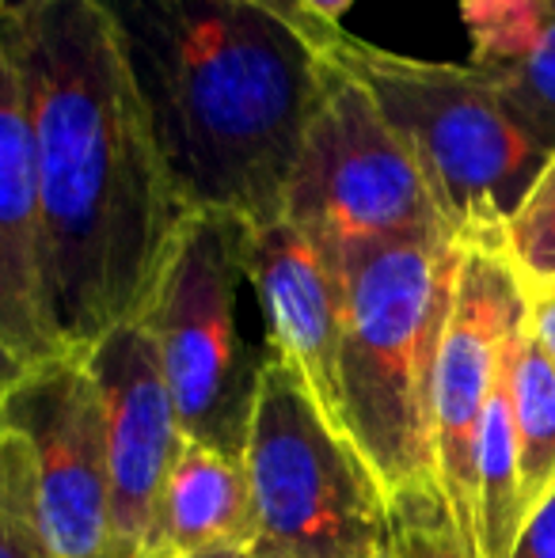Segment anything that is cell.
Masks as SVG:
<instances>
[{"instance_id":"6da1fadb","label":"cell","mask_w":555,"mask_h":558,"mask_svg":"<svg viewBox=\"0 0 555 558\" xmlns=\"http://www.w3.org/2000/svg\"><path fill=\"white\" fill-rule=\"evenodd\" d=\"M0 43L35 137L46 331L58 353H84L141 319L194 209L99 4L20 0L0 20Z\"/></svg>"},{"instance_id":"7a4b0ae2","label":"cell","mask_w":555,"mask_h":558,"mask_svg":"<svg viewBox=\"0 0 555 558\" xmlns=\"http://www.w3.org/2000/svg\"><path fill=\"white\" fill-rule=\"evenodd\" d=\"M111 20L160 153L191 209L281 217L327 84L324 50L248 0H92Z\"/></svg>"},{"instance_id":"3957f363","label":"cell","mask_w":555,"mask_h":558,"mask_svg":"<svg viewBox=\"0 0 555 558\" xmlns=\"http://www.w3.org/2000/svg\"><path fill=\"white\" fill-rule=\"evenodd\" d=\"M457 258L453 235L381 240L335 258L339 422L393 509L445 513L434 468V361Z\"/></svg>"},{"instance_id":"277c9868","label":"cell","mask_w":555,"mask_h":558,"mask_svg":"<svg viewBox=\"0 0 555 558\" xmlns=\"http://www.w3.org/2000/svg\"><path fill=\"white\" fill-rule=\"evenodd\" d=\"M324 58L354 76L403 137L453 240L506 235L552 153L487 73L381 50L347 31Z\"/></svg>"},{"instance_id":"5b68a950","label":"cell","mask_w":555,"mask_h":558,"mask_svg":"<svg viewBox=\"0 0 555 558\" xmlns=\"http://www.w3.org/2000/svg\"><path fill=\"white\" fill-rule=\"evenodd\" d=\"M248 225L194 209L171 243L141 327L168 380L186 441L244 463L270 342L244 263Z\"/></svg>"},{"instance_id":"8992f818","label":"cell","mask_w":555,"mask_h":558,"mask_svg":"<svg viewBox=\"0 0 555 558\" xmlns=\"http://www.w3.org/2000/svg\"><path fill=\"white\" fill-rule=\"evenodd\" d=\"M244 471L255 558H393V506L304 380L270 353Z\"/></svg>"},{"instance_id":"52a82bcc","label":"cell","mask_w":555,"mask_h":558,"mask_svg":"<svg viewBox=\"0 0 555 558\" xmlns=\"http://www.w3.org/2000/svg\"><path fill=\"white\" fill-rule=\"evenodd\" d=\"M327 84L289 168L281 217L339 258L403 235H453L422 171L370 92L324 58Z\"/></svg>"},{"instance_id":"ba28073f","label":"cell","mask_w":555,"mask_h":558,"mask_svg":"<svg viewBox=\"0 0 555 558\" xmlns=\"http://www.w3.org/2000/svg\"><path fill=\"white\" fill-rule=\"evenodd\" d=\"M457 243V278L434 361V468L453 536L468 555L480 558L475 448L506 342L526 316V293L506 251V235H475Z\"/></svg>"},{"instance_id":"9c48e42d","label":"cell","mask_w":555,"mask_h":558,"mask_svg":"<svg viewBox=\"0 0 555 558\" xmlns=\"http://www.w3.org/2000/svg\"><path fill=\"white\" fill-rule=\"evenodd\" d=\"M35 456L38 498L58 558H114L104 399L84 353H53L23 373L0 414Z\"/></svg>"},{"instance_id":"30bf717a","label":"cell","mask_w":555,"mask_h":558,"mask_svg":"<svg viewBox=\"0 0 555 558\" xmlns=\"http://www.w3.org/2000/svg\"><path fill=\"white\" fill-rule=\"evenodd\" d=\"M92 380L104 399L107 468H111L114 558H141L164 478L183 448L168 380L148 331L122 324L84 350Z\"/></svg>"},{"instance_id":"8fae6325","label":"cell","mask_w":555,"mask_h":558,"mask_svg":"<svg viewBox=\"0 0 555 558\" xmlns=\"http://www.w3.org/2000/svg\"><path fill=\"white\" fill-rule=\"evenodd\" d=\"M248 281L260 301L270 353L286 361L324 414L339 422V338H342V281L339 266L293 221L248 225L244 243Z\"/></svg>"},{"instance_id":"7c38bea8","label":"cell","mask_w":555,"mask_h":558,"mask_svg":"<svg viewBox=\"0 0 555 558\" xmlns=\"http://www.w3.org/2000/svg\"><path fill=\"white\" fill-rule=\"evenodd\" d=\"M0 335L27 365L53 357L43 312V209L20 76L0 43Z\"/></svg>"},{"instance_id":"4fadbf2b","label":"cell","mask_w":555,"mask_h":558,"mask_svg":"<svg viewBox=\"0 0 555 558\" xmlns=\"http://www.w3.org/2000/svg\"><path fill=\"white\" fill-rule=\"evenodd\" d=\"M255 509L240 460L183 441L148 529L141 558H202L214 551H252Z\"/></svg>"},{"instance_id":"5bb4252c","label":"cell","mask_w":555,"mask_h":558,"mask_svg":"<svg viewBox=\"0 0 555 558\" xmlns=\"http://www.w3.org/2000/svg\"><path fill=\"white\" fill-rule=\"evenodd\" d=\"M514 441H518V486L526 517L555 490V368L536 345L526 316L510 335L506 353Z\"/></svg>"},{"instance_id":"9a60e30c","label":"cell","mask_w":555,"mask_h":558,"mask_svg":"<svg viewBox=\"0 0 555 558\" xmlns=\"http://www.w3.org/2000/svg\"><path fill=\"white\" fill-rule=\"evenodd\" d=\"M472 38V65L487 76L518 69L541 43L552 0H457Z\"/></svg>"},{"instance_id":"2e32d148","label":"cell","mask_w":555,"mask_h":558,"mask_svg":"<svg viewBox=\"0 0 555 558\" xmlns=\"http://www.w3.org/2000/svg\"><path fill=\"white\" fill-rule=\"evenodd\" d=\"M0 558H58L38 498L35 456L8 429H0Z\"/></svg>"},{"instance_id":"e0dca14e","label":"cell","mask_w":555,"mask_h":558,"mask_svg":"<svg viewBox=\"0 0 555 558\" xmlns=\"http://www.w3.org/2000/svg\"><path fill=\"white\" fill-rule=\"evenodd\" d=\"M491 81L503 88V96L521 114V122L536 133V141L548 153H555V0L533 53L518 69H510L503 76H491Z\"/></svg>"},{"instance_id":"ac0fdd59","label":"cell","mask_w":555,"mask_h":558,"mask_svg":"<svg viewBox=\"0 0 555 558\" xmlns=\"http://www.w3.org/2000/svg\"><path fill=\"white\" fill-rule=\"evenodd\" d=\"M506 251L521 278H555V153L506 225Z\"/></svg>"},{"instance_id":"d6986e66","label":"cell","mask_w":555,"mask_h":558,"mask_svg":"<svg viewBox=\"0 0 555 558\" xmlns=\"http://www.w3.org/2000/svg\"><path fill=\"white\" fill-rule=\"evenodd\" d=\"M393 558H472L442 509H393Z\"/></svg>"},{"instance_id":"ffe728a7","label":"cell","mask_w":555,"mask_h":558,"mask_svg":"<svg viewBox=\"0 0 555 558\" xmlns=\"http://www.w3.org/2000/svg\"><path fill=\"white\" fill-rule=\"evenodd\" d=\"M521 293H526L529 331L555 368V278H521Z\"/></svg>"},{"instance_id":"44dd1931","label":"cell","mask_w":555,"mask_h":558,"mask_svg":"<svg viewBox=\"0 0 555 558\" xmlns=\"http://www.w3.org/2000/svg\"><path fill=\"white\" fill-rule=\"evenodd\" d=\"M510 558H555V490L526 517Z\"/></svg>"},{"instance_id":"7402d4cb","label":"cell","mask_w":555,"mask_h":558,"mask_svg":"<svg viewBox=\"0 0 555 558\" xmlns=\"http://www.w3.org/2000/svg\"><path fill=\"white\" fill-rule=\"evenodd\" d=\"M248 4H260V8H267V12H275L278 20H286L289 27H297L312 46H319V50H324V46H331L335 38H339V31H324V27H319V23L301 8V0H248Z\"/></svg>"},{"instance_id":"603a6c76","label":"cell","mask_w":555,"mask_h":558,"mask_svg":"<svg viewBox=\"0 0 555 558\" xmlns=\"http://www.w3.org/2000/svg\"><path fill=\"white\" fill-rule=\"evenodd\" d=\"M27 368H31L27 361H23L20 353L4 342V335H0V414H4L8 396H12V388L23 380V373H27Z\"/></svg>"},{"instance_id":"cb8c5ba5","label":"cell","mask_w":555,"mask_h":558,"mask_svg":"<svg viewBox=\"0 0 555 558\" xmlns=\"http://www.w3.org/2000/svg\"><path fill=\"white\" fill-rule=\"evenodd\" d=\"M358 0H301V8L304 12L312 15V20L319 23V27L324 31H342V15L350 12V8H354Z\"/></svg>"},{"instance_id":"d4e9b609","label":"cell","mask_w":555,"mask_h":558,"mask_svg":"<svg viewBox=\"0 0 555 558\" xmlns=\"http://www.w3.org/2000/svg\"><path fill=\"white\" fill-rule=\"evenodd\" d=\"M202 558H255L252 551H214V555H202Z\"/></svg>"},{"instance_id":"484cf974","label":"cell","mask_w":555,"mask_h":558,"mask_svg":"<svg viewBox=\"0 0 555 558\" xmlns=\"http://www.w3.org/2000/svg\"><path fill=\"white\" fill-rule=\"evenodd\" d=\"M4 12H8V0H0V20H4Z\"/></svg>"}]
</instances>
